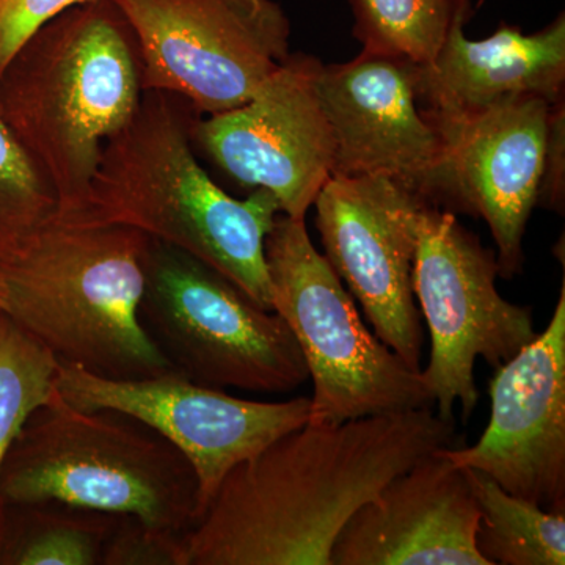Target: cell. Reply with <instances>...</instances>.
Segmentation results:
<instances>
[{
	"mask_svg": "<svg viewBox=\"0 0 565 565\" xmlns=\"http://www.w3.org/2000/svg\"><path fill=\"white\" fill-rule=\"evenodd\" d=\"M497 255L457 221L455 212L426 206L419 221L414 294L430 334L424 382L435 412L462 422L479 401L476 360L497 370L534 340L533 310L505 300L497 288Z\"/></svg>",
	"mask_w": 565,
	"mask_h": 565,
	"instance_id": "ba28073f",
	"label": "cell"
},
{
	"mask_svg": "<svg viewBox=\"0 0 565 565\" xmlns=\"http://www.w3.org/2000/svg\"><path fill=\"white\" fill-rule=\"evenodd\" d=\"M147 234L58 212L0 259V311L61 363L118 381L177 373L140 322Z\"/></svg>",
	"mask_w": 565,
	"mask_h": 565,
	"instance_id": "277c9868",
	"label": "cell"
},
{
	"mask_svg": "<svg viewBox=\"0 0 565 565\" xmlns=\"http://www.w3.org/2000/svg\"><path fill=\"white\" fill-rule=\"evenodd\" d=\"M418 63L363 50L319 66L316 90L334 140L332 177H386L427 206L457 211L448 147L416 96Z\"/></svg>",
	"mask_w": 565,
	"mask_h": 565,
	"instance_id": "30bf717a",
	"label": "cell"
},
{
	"mask_svg": "<svg viewBox=\"0 0 565 565\" xmlns=\"http://www.w3.org/2000/svg\"><path fill=\"white\" fill-rule=\"evenodd\" d=\"M84 0H0V71L44 22Z\"/></svg>",
	"mask_w": 565,
	"mask_h": 565,
	"instance_id": "cb8c5ba5",
	"label": "cell"
},
{
	"mask_svg": "<svg viewBox=\"0 0 565 565\" xmlns=\"http://www.w3.org/2000/svg\"><path fill=\"white\" fill-rule=\"evenodd\" d=\"M363 50L427 63L444 43L455 0H351Z\"/></svg>",
	"mask_w": 565,
	"mask_h": 565,
	"instance_id": "44dd1931",
	"label": "cell"
},
{
	"mask_svg": "<svg viewBox=\"0 0 565 565\" xmlns=\"http://www.w3.org/2000/svg\"><path fill=\"white\" fill-rule=\"evenodd\" d=\"M140 322L177 373L212 388L296 392L310 381L288 323L195 256L148 237Z\"/></svg>",
	"mask_w": 565,
	"mask_h": 565,
	"instance_id": "52a82bcc",
	"label": "cell"
},
{
	"mask_svg": "<svg viewBox=\"0 0 565 565\" xmlns=\"http://www.w3.org/2000/svg\"><path fill=\"white\" fill-rule=\"evenodd\" d=\"M321 62L291 54L243 106L196 118L193 143L237 184L266 189L281 214L307 217L332 178L334 140L316 90Z\"/></svg>",
	"mask_w": 565,
	"mask_h": 565,
	"instance_id": "4fadbf2b",
	"label": "cell"
},
{
	"mask_svg": "<svg viewBox=\"0 0 565 565\" xmlns=\"http://www.w3.org/2000/svg\"><path fill=\"white\" fill-rule=\"evenodd\" d=\"M478 526L467 473L440 448L351 516L330 565H490L476 546Z\"/></svg>",
	"mask_w": 565,
	"mask_h": 565,
	"instance_id": "2e32d148",
	"label": "cell"
},
{
	"mask_svg": "<svg viewBox=\"0 0 565 565\" xmlns=\"http://www.w3.org/2000/svg\"><path fill=\"white\" fill-rule=\"evenodd\" d=\"M118 516L52 500L0 503V565H102Z\"/></svg>",
	"mask_w": 565,
	"mask_h": 565,
	"instance_id": "ac0fdd59",
	"label": "cell"
},
{
	"mask_svg": "<svg viewBox=\"0 0 565 565\" xmlns=\"http://www.w3.org/2000/svg\"><path fill=\"white\" fill-rule=\"evenodd\" d=\"M273 308L307 363L313 424L434 407L422 371L364 326L352 294L321 255L302 218L278 214L264 241Z\"/></svg>",
	"mask_w": 565,
	"mask_h": 565,
	"instance_id": "8992f818",
	"label": "cell"
},
{
	"mask_svg": "<svg viewBox=\"0 0 565 565\" xmlns=\"http://www.w3.org/2000/svg\"><path fill=\"white\" fill-rule=\"evenodd\" d=\"M463 470L479 508L476 546L490 565L565 564V512L545 511L489 475Z\"/></svg>",
	"mask_w": 565,
	"mask_h": 565,
	"instance_id": "d6986e66",
	"label": "cell"
},
{
	"mask_svg": "<svg viewBox=\"0 0 565 565\" xmlns=\"http://www.w3.org/2000/svg\"><path fill=\"white\" fill-rule=\"evenodd\" d=\"M50 500L180 535L203 512L199 476L167 438L136 416L81 411L58 393L33 412L0 467V503Z\"/></svg>",
	"mask_w": 565,
	"mask_h": 565,
	"instance_id": "5b68a950",
	"label": "cell"
},
{
	"mask_svg": "<svg viewBox=\"0 0 565 565\" xmlns=\"http://www.w3.org/2000/svg\"><path fill=\"white\" fill-rule=\"evenodd\" d=\"M489 426L473 446L441 452L505 492L565 512V281L548 326L489 385Z\"/></svg>",
	"mask_w": 565,
	"mask_h": 565,
	"instance_id": "5bb4252c",
	"label": "cell"
},
{
	"mask_svg": "<svg viewBox=\"0 0 565 565\" xmlns=\"http://www.w3.org/2000/svg\"><path fill=\"white\" fill-rule=\"evenodd\" d=\"M564 102L557 104L550 129L544 182L539 204L556 212L564 211Z\"/></svg>",
	"mask_w": 565,
	"mask_h": 565,
	"instance_id": "d4e9b609",
	"label": "cell"
},
{
	"mask_svg": "<svg viewBox=\"0 0 565 565\" xmlns=\"http://www.w3.org/2000/svg\"><path fill=\"white\" fill-rule=\"evenodd\" d=\"M470 0H455L451 22L433 61L416 68V96L434 120L470 117L520 98L564 99L565 17L526 35L501 24L484 40H470L463 25Z\"/></svg>",
	"mask_w": 565,
	"mask_h": 565,
	"instance_id": "e0dca14e",
	"label": "cell"
},
{
	"mask_svg": "<svg viewBox=\"0 0 565 565\" xmlns=\"http://www.w3.org/2000/svg\"><path fill=\"white\" fill-rule=\"evenodd\" d=\"M58 363L0 311V467L33 412L57 396Z\"/></svg>",
	"mask_w": 565,
	"mask_h": 565,
	"instance_id": "ffe728a7",
	"label": "cell"
},
{
	"mask_svg": "<svg viewBox=\"0 0 565 565\" xmlns=\"http://www.w3.org/2000/svg\"><path fill=\"white\" fill-rule=\"evenodd\" d=\"M313 206L323 256L362 305L375 337L422 371L414 264L427 204L386 177H332Z\"/></svg>",
	"mask_w": 565,
	"mask_h": 565,
	"instance_id": "7c38bea8",
	"label": "cell"
},
{
	"mask_svg": "<svg viewBox=\"0 0 565 565\" xmlns=\"http://www.w3.org/2000/svg\"><path fill=\"white\" fill-rule=\"evenodd\" d=\"M143 93L131 25L114 0H84L11 55L0 71V117L71 214L87 199L104 143L132 120Z\"/></svg>",
	"mask_w": 565,
	"mask_h": 565,
	"instance_id": "3957f363",
	"label": "cell"
},
{
	"mask_svg": "<svg viewBox=\"0 0 565 565\" xmlns=\"http://www.w3.org/2000/svg\"><path fill=\"white\" fill-rule=\"evenodd\" d=\"M559 103L520 96L470 117L433 118L448 147L457 211L484 218L497 244L498 275L504 280L522 274L525 264L523 239L531 212L539 206Z\"/></svg>",
	"mask_w": 565,
	"mask_h": 565,
	"instance_id": "9a60e30c",
	"label": "cell"
},
{
	"mask_svg": "<svg viewBox=\"0 0 565 565\" xmlns=\"http://www.w3.org/2000/svg\"><path fill=\"white\" fill-rule=\"evenodd\" d=\"M55 390L73 407L122 412L167 438L199 476L203 511L237 463L310 419V397L243 399L180 373L118 381L58 363Z\"/></svg>",
	"mask_w": 565,
	"mask_h": 565,
	"instance_id": "8fae6325",
	"label": "cell"
},
{
	"mask_svg": "<svg viewBox=\"0 0 565 565\" xmlns=\"http://www.w3.org/2000/svg\"><path fill=\"white\" fill-rule=\"evenodd\" d=\"M434 407L303 424L237 463L185 534V565H330L351 516L423 457L451 446Z\"/></svg>",
	"mask_w": 565,
	"mask_h": 565,
	"instance_id": "6da1fadb",
	"label": "cell"
},
{
	"mask_svg": "<svg viewBox=\"0 0 565 565\" xmlns=\"http://www.w3.org/2000/svg\"><path fill=\"white\" fill-rule=\"evenodd\" d=\"M139 44L145 90L181 96L202 117L243 106L291 55L275 0H114Z\"/></svg>",
	"mask_w": 565,
	"mask_h": 565,
	"instance_id": "9c48e42d",
	"label": "cell"
},
{
	"mask_svg": "<svg viewBox=\"0 0 565 565\" xmlns=\"http://www.w3.org/2000/svg\"><path fill=\"white\" fill-rule=\"evenodd\" d=\"M58 212L50 181L0 117V259L24 247Z\"/></svg>",
	"mask_w": 565,
	"mask_h": 565,
	"instance_id": "7402d4cb",
	"label": "cell"
},
{
	"mask_svg": "<svg viewBox=\"0 0 565 565\" xmlns=\"http://www.w3.org/2000/svg\"><path fill=\"white\" fill-rule=\"evenodd\" d=\"M184 537L147 525L137 516L120 515L102 565H185Z\"/></svg>",
	"mask_w": 565,
	"mask_h": 565,
	"instance_id": "603a6c76",
	"label": "cell"
},
{
	"mask_svg": "<svg viewBox=\"0 0 565 565\" xmlns=\"http://www.w3.org/2000/svg\"><path fill=\"white\" fill-rule=\"evenodd\" d=\"M199 117L181 96L145 90L132 120L104 143L87 199L71 214L173 245L274 311L264 241L280 203L266 189L233 199L211 180L193 151Z\"/></svg>",
	"mask_w": 565,
	"mask_h": 565,
	"instance_id": "7a4b0ae2",
	"label": "cell"
}]
</instances>
